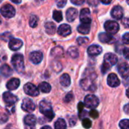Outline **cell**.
Wrapping results in <instances>:
<instances>
[{
  "label": "cell",
  "mask_w": 129,
  "mask_h": 129,
  "mask_svg": "<svg viewBox=\"0 0 129 129\" xmlns=\"http://www.w3.org/2000/svg\"><path fill=\"white\" fill-rule=\"evenodd\" d=\"M40 112L48 119V121H51L54 117V113L52 110L51 104L49 101L43 100L39 103Z\"/></svg>",
  "instance_id": "obj_1"
},
{
  "label": "cell",
  "mask_w": 129,
  "mask_h": 129,
  "mask_svg": "<svg viewBox=\"0 0 129 129\" xmlns=\"http://www.w3.org/2000/svg\"><path fill=\"white\" fill-rule=\"evenodd\" d=\"M118 61L117 56L113 53H107L104 56V63L101 67V71L103 73H106L112 66L115 65Z\"/></svg>",
  "instance_id": "obj_2"
},
{
  "label": "cell",
  "mask_w": 129,
  "mask_h": 129,
  "mask_svg": "<svg viewBox=\"0 0 129 129\" xmlns=\"http://www.w3.org/2000/svg\"><path fill=\"white\" fill-rule=\"evenodd\" d=\"M11 63L18 73H22L24 70V59L21 54H15L11 58Z\"/></svg>",
  "instance_id": "obj_3"
},
{
  "label": "cell",
  "mask_w": 129,
  "mask_h": 129,
  "mask_svg": "<svg viewBox=\"0 0 129 129\" xmlns=\"http://www.w3.org/2000/svg\"><path fill=\"white\" fill-rule=\"evenodd\" d=\"M99 105V99L94 94H88L85 98V106L89 109H95Z\"/></svg>",
  "instance_id": "obj_4"
},
{
  "label": "cell",
  "mask_w": 129,
  "mask_h": 129,
  "mask_svg": "<svg viewBox=\"0 0 129 129\" xmlns=\"http://www.w3.org/2000/svg\"><path fill=\"white\" fill-rule=\"evenodd\" d=\"M0 12L3 17H7V18L13 17L16 13L14 8L9 4H6V5H4L3 6H2L0 8Z\"/></svg>",
  "instance_id": "obj_5"
},
{
  "label": "cell",
  "mask_w": 129,
  "mask_h": 129,
  "mask_svg": "<svg viewBox=\"0 0 129 129\" xmlns=\"http://www.w3.org/2000/svg\"><path fill=\"white\" fill-rule=\"evenodd\" d=\"M104 28H105L106 31L108 33H110L111 35H113V34L117 33V32L119 31V25L116 21H113V20H107V21L105 22Z\"/></svg>",
  "instance_id": "obj_6"
},
{
  "label": "cell",
  "mask_w": 129,
  "mask_h": 129,
  "mask_svg": "<svg viewBox=\"0 0 129 129\" xmlns=\"http://www.w3.org/2000/svg\"><path fill=\"white\" fill-rule=\"evenodd\" d=\"M23 90L26 94L31 97H36L39 94V88H37L35 85L30 82L25 84V85L23 86Z\"/></svg>",
  "instance_id": "obj_7"
},
{
  "label": "cell",
  "mask_w": 129,
  "mask_h": 129,
  "mask_svg": "<svg viewBox=\"0 0 129 129\" xmlns=\"http://www.w3.org/2000/svg\"><path fill=\"white\" fill-rule=\"evenodd\" d=\"M21 108L25 112L31 113V112L35 110L36 105H35L34 102L31 99H29V98H24L23 102H22Z\"/></svg>",
  "instance_id": "obj_8"
},
{
  "label": "cell",
  "mask_w": 129,
  "mask_h": 129,
  "mask_svg": "<svg viewBox=\"0 0 129 129\" xmlns=\"http://www.w3.org/2000/svg\"><path fill=\"white\" fill-rule=\"evenodd\" d=\"M80 21L82 23L90 24L91 23V12L90 10L87 8H82L80 12Z\"/></svg>",
  "instance_id": "obj_9"
},
{
  "label": "cell",
  "mask_w": 129,
  "mask_h": 129,
  "mask_svg": "<svg viewBox=\"0 0 129 129\" xmlns=\"http://www.w3.org/2000/svg\"><path fill=\"white\" fill-rule=\"evenodd\" d=\"M2 97H3V100H4L5 103L7 105L14 104L18 101V98H17V96H15L14 94H11V92H8V91L5 92L3 94Z\"/></svg>",
  "instance_id": "obj_10"
},
{
  "label": "cell",
  "mask_w": 129,
  "mask_h": 129,
  "mask_svg": "<svg viewBox=\"0 0 129 129\" xmlns=\"http://www.w3.org/2000/svg\"><path fill=\"white\" fill-rule=\"evenodd\" d=\"M118 72L122 78H128L129 76V65L125 62L119 63L118 66Z\"/></svg>",
  "instance_id": "obj_11"
},
{
  "label": "cell",
  "mask_w": 129,
  "mask_h": 129,
  "mask_svg": "<svg viewBox=\"0 0 129 129\" xmlns=\"http://www.w3.org/2000/svg\"><path fill=\"white\" fill-rule=\"evenodd\" d=\"M43 59V54L41 51H36L29 54V60L34 64H39Z\"/></svg>",
  "instance_id": "obj_12"
},
{
  "label": "cell",
  "mask_w": 129,
  "mask_h": 129,
  "mask_svg": "<svg viewBox=\"0 0 129 129\" xmlns=\"http://www.w3.org/2000/svg\"><path fill=\"white\" fill-rule=\"evenodd\" d=\"M123 9L119 5H116L113 8L111 11V16L116 20H120L123 17Z\"/></svg>",
  "instance_id": "obj_13"
},
{
  "label": "cell",
  "mask_w": 129,
  "mask_h": 129,
  "mask_svg": "<svg viewBox=\"0 0 129 129\" xmlns=\"http://www.w3.org/2000/svg\"><path fill=\"white\" fill-rule=\"evenodd\" d=\"M107 84L109 86L115 88L120 85V81L115 73H110L107 77Z\"/></svg>",
  "instance_id": "obj_14"
},
{
  "label": "cell",
  "mask_w": 129,
  "mask_h": 129,
  "mask_svg": "<svg viewBox=\"0 0 129 129\" xmlns=\"http://www.w3.org/2000/svg\"><path fill=\"white\" fill-rule=\"evenodd\" d=\"M102 51H103L102 48L100 45H90L88 48V50H87L88 54L90 56H92V57H95V56L99 55L100 54H101Z\"/></svg>",
  "instance_id": "obj_15"
},
{
  "label": "cell",
  "mask_w": 129,
  "mask_h": 129,
  "mask_svg": "<svg viewBox=\"0 0 129 129\" xmlns=\"http://www.w3.org/2000/svg\"><path fill=\"white\" fill-rule=\"evenodd\" d=\"M23 45V42L18 39H11L9 40L8 46L9 48L12 51H17L19 50Z\"/></svg>",
  "instance_id": "obj_16"
},
{
  "label": "cell",
  "mask_w": 129,
  "mask_h": 129,
  "mask_svg": "<svg viewBox=\"0 0 129 129\" xmlns=\"http://www.w3.org/2000/svg\"><path fill=\"white\" fill-rule=\"evenodd\" d=\"M57 33L61 36H67L71 33V27L68 24H61L57 29Z\"/></svg>",
  "instance_id": "obj_17"
},
{
  "label": "cell",
  "mask_w": 129,
  "mask_h": 129,
  "mask_svg": "<svg viewBox=\"0 0 129 129\" xmlns=\"http://www.w3.org/2000/svg\"><path fill=\"white\" fill-rule=\"evenodd\" d=\"M78 15V11L74 8H70L66 12L67 20L69 22H73L76 20Z\"/></svg>",
  "instance_id": "obj_18"
},
{
  "label": "cell",
  "mask_w": 129,
  "mask_h": 129,
  "mask_svg": "<svg viewBox=\"0 0 129 129\" xmlns=\"http://www.w3.org/2000/svg\"><path fill=\"white\" fill-rule=\"evenodd\" d=\"M81 86L84 90H87V91H93V87H95L93 81L87 78L81 80Z\"/></svg>",
  "instance_id": "obj_19"
},
{
  "label": "cell",
  "mask_w": 129,
  "mask_h": 129,
  "mask_svg": "<svg viewBox=\"0 0 129 129\" xmlns=\"http://www.w3.org/2000/svg\"><path fill=\"white\" fill-rule=\"evenodd\" d=\"M20 80L17 78H12L11 79H10L7 84H6V87L8 90H11V91H13V90H16L19 85H20Z\"/></svg>",
  "instance_id": "obj_20"
},
{
  "label": "cell",
  "mask_w": 129,
  "mask_h": 129,
  "mask_svg": "<svg viewBox=\"0 0 129 129\" xmlns=\"http://www.w3.org/2000/svg\"><path fill=\"white\" fill-rule=\"evenodd\" d=\"M12 73H13V71H12L11 68L8 64L5 63V64H3V65L1 66V67H0V73L3 76L8 77L12 74Z\"/></svg>",
  "instance_id": "obj_21"
},
{
  "label": "cell",
  "mask_w": 129,
  "mask_h": 129,
  "mask_svg": "<svg viewBox=\"0 0 129 129\" xmlns=\"http://www.w3.org/2000/svg\"><path fill=\"white\" fill-rule=\"evenodd\" d=\"M98 38H99V40L101 42H103V43H110L113 39V36L111 34L107 33H100Z\"/></svg>",
  "instance_id": "obj_22"
},
{
  "label": "cell",
  "mask_w": 129,
  "mask_h": 129,
  "mask_svg": "<svg viewBox=\"0 0 129 129\" xmlns=\"http://www.w3.org/2000/svg\"><path fill=\"white\" fill-rule=\"evenodd\" d=\"M23 122H24L26 125L35 126L36 122V116L34 115L29 114V115H27V116H25V118L23 119Z\"/></svg>",
  "instance_id": "obj_23"
},
{
  "label": "cell",
  "mask_w": 129,
  "mask_h": 129,
  "mask_svg": "<svg viewBox=\"0 0 129 129\" xmlns=\"http://www.w3.org/2000/svg\"><path fill=\"white\" fill-rule=\"evenodd\" d=\"M45 32L49 35H54L56 32V26L52 22H47L45 25Z\"/></svg>",
  "instance_id": "obj_24"
},
{
  "label": "cell",
  "mask_w": 129,
  "mask_h": 129,
  "mask_svg": "<svg viewBox=\"0 0 129 129\" xmlns=\"http://www.w3.org/2000/svg\"><path fill=\"white\" fill-rule=\"evenodd\" d=\"M60 83L63 87H69L70 83H71L70 76L68 74H67V73L63 74L60 78Z\"/></svg>",
  "instance_id": "obj_25"
},
{
  "label": "cell",
  "mask_w": 129,
  "mask_h": 129,
  "mask_svg": "<svg viewBox=\"0 0 129 129\" xmlns=\"http://www.w3.org/2000/svg\"><path fill=\"white\" fill-rule=\"evenodd\" d=\"M51 55L54 57H60L63 55V49L60 46H57L54 47L51 51Z\"/></svg>",
  "instance_id": "obj_26"
},
{
  "label": "cell",
  "mask_w": 129,
  "mask_h": 129,
  "mask_svg": "<svg viewBox=\"0 0 129 129\" xmlns=\"http://www.w3.org/2000/svg\"><path fill=\"white\" fill-rule=\"evenodd\" d=\"M77 29H78L79 33H80L83 35H87L90 32V24L82 23L78 26Z\"/></svg>",
  "instance_id": "obj_27"
},
{
  "label": "cell",
  "mask_w": 129,
  "mask_h": 129,
  "mask_svg": "<svg viewBox=\"0 0 129 129\" xmlns=\"http://www.w3.org/2000/svg\"><path fill=\"white\" fill-rule=\"evenodd\" d=\"M39 89L43 93H49L51 90V87L50 84H48V82H43L39 84Z\"/></svg>",
  "instance_id": "obj_28"
},
{
  "label": "cell",
  "mask_w": 129,
  "mask_h": 129,
  "mask_svg": "<svg viewBox=\"0 0 129 129\" xmlns=\"http://www.w3.org/2000/svg\"><path fill=\"white\" fill-rule=\"evenodd\" d=\"M67 53L72 58H77L79 57V50L76 47L74 46L70 47L68 48Z\"/></svg>",
  "instance_id": "obj_29"
},
{
  "label": "cell",
  "mask_w": 129,
  "mask_h": 129,
  "mask_svg": "<svg viewBox=\"0 0 129 129\" xmlns=\"http://www.w3.org/2000/svg\"><path fill=\"white\" fill-rule=\"evenodd\" d=\"M54 129H67V123L64 119H58L54 123Z\"/></svg>",
  "instance_id": "obj_30"
},
{
  "label": "cell",
  "mask_w": 129,
  "mask_h": 129,
  "mask_svg": "<svg viewBox=\"0 0 129 129\" xmlns=\"http://www.w3.org/2000/svg\"><path fill=\"white\" fill-rule=\"evenodd\" d=\"M53 18L57 22H60L63 20V14L60 11H54L53 12Z\"/></svg>",
  "instance_id": "obj_31"
},
{
  "label": "cell",
  "mask_w": 129,
  "mask_h": 129,
  "mask_svg": "<svg viewBox=\"0 0 129 129\" xmlns=\"http://www.w3.org/2000/svg\"><path fill=\"white\" fill-rule=\"evenodd\" d=\"M38 21H39V19L37 17V16L36 15H31L30 17H29V24L31 27L34 28L37 26L38 24Z\"/></svg>",
  "instance_id": "obj_32"
},
{
  "label": "cell",
  "mask_w": 129,
  "mask_h": 129,
  "mask_svg": "<svg viewBox=\"0 0 129 129\" xmlns=\"http://www.w3.org/2000/svg\"><path fill=\"white\" fill-rule=\"evenodd\" d=\"M121 129H129V119H123L119 122Z\"/></svg>",
  "instance_id": "obj_33"
},
{
  "label": "cell",
  "mask_w": 129,
  "mask_h": 129,
  "mask_svg": "<svg viewBox=\"0 0 129 129\" xmlns=\"http://www.w3.org/2000/svg\"><path fill=\"white\" fill-rule=\"evenodd\" d=\"M89 39L87 37H79L77 39V43L79 45H84L88 42Z\"/></svg>",
  "instance_id": "obj_34"
},
{
  "label": "cell",
  "mask_w": 129,
  "mask_h": 129,
  "mask_svg": "<svg viewBox=\"0 0 129 129\" xmlns=\"http://www.w3.org/2000/svg\"><path fill=\"white\" fill-rule=\"evenodd\" d=\"M82 125L85 128L88 129L91 127V121L89 119H84L82 120Z\"/></svg>",
  "instance_id": "obj_35"
},
{
  "label": "cell",
  "mask_w": 129,
  "mask_h": 129,
  "mask_svg": "<svg viewBox=\"0 0 129 129\" xmlns=\"http://www.w3.org/2000/svg\"><path fill=\"white\" fill-rule=\"evenodd\" d=\"M8 120V116L4 113H0V124H4Z\"/></svg>",
  "instance_id": "obj_36"
},
{
  "label": "cell",
  "mask_w": 129,
  "mask_h": 129,
  "mask_svg": "<svg viewBox=\"0 0 129 129\" xmlns=\"http://www.w3.org/2000/svg\"><path fill=\"white\" fill-rule=\"evenodd\" d=\"M89 115H90V116L92 117L93 119H97V118L98 117V116H99V113H98L96 110L93 109V110H91L90 111Z\"/></svg>",
  "instance_id": "obj_37"
},
{
  "label": "cell",
  "mask_w": 129,
  "mask_h": 129,
  "mask_svg": "<svg viewBox=\"0 0 129 129\" xmlns=\"http://www.w3.org/2000/svg\"><path fill=\"white\" fill-rule=\"evenodd\" d=\"M56 3L58 8H63L67 4V0H56Z\"/></svg>",
  "instance_id": "obj_38"
},
{
  "label": "cell",
  "mask_w": 129,
  "mask_h": 129,
  "mask_svg": "<svg viewBox=\"0 0 129 129\" xmlns=\"http://www.w3.org/2000/svg\"><path fill=\"white\" fill-rule=\"evenodd\" d=\"M6 110L9 113H14L15 111V107L14 104H11V105H7L6 107Z\"/></svg>",
  "instance_id": "obj_39"
},
{
  "label": "cell",
  "mask_w": 129,
  "mask_h": 129,
  "mask_svg": "<svg viewBox=\"0 0 129 129\" xmlns=\"http://www.w3.org/2000/svg\"><path fill=\"white\" fill-rule=\"evenodd\" d=\"M11 35L9 33H3V34H2V36H1V39H2V40H4V41H8V39L11 38Z\"/></svg>",
  "instance_id": "obj_40"
},
{
  "label": "cell",
  "mask_w": 129,
  "mask_h": 129,
  "mask_svg": "<svg viewBox=\"0 0 129 129\" xmlns=\"http://www.w3.org/2000/svg\"><path fill=\"white\" fill-rule=\"evenodd\" d=\"M100 0H87V2L91 6H97L99 4Z\"/></svg>",
  "instance_id": "obj_41"
},
{
  "label": "cell",
  "mask_w": 129,
  "mask_h": 129,
  "mask_svg": "<svg viewBox=\"0 0 129 129\" xmlns=\"http://www.w3.org/2000/svg\"><path fill=\"white\" fill-rule=\"evenodd\" d=\"M122 42L125 44H129V33H126L122 36Z\"/></svg>",
  "instance_id": "obj_42"
},
{
  "label": "cell",
  "mask_w": 129,
  "mask_h": 129,
  "mask_svg": "<svg viewBox=\"0 0 129 129\" xmlns=\"http://www.w3.org/2000/svg\"><path fill=\"white\" fill-rule=\"evenodd\" d=\"M70 1L73 4L76 5H81L85 2V0H70Z\"/></svg>",
  "instance_id": "obj_43"
},
{
  "label": "cell",
  "mask_w": 129,
  "mask_h": 129,
  "mask_svg": "<svg viewBox=\"0 0 129 129\" xmlns=\"http://www.w3.org/2000/svg\"><path fill=\"white\" fill-rule=\"evenodd\" d=\"M122 24L125 28H129V17H125L122 20Z\"/></svg>",
  "instance_id": "obj_44"
},
{
  "label": "cell",
  "mask_w": 129,
  "mask_h": 129,
  "mask_svg": "<svg viewBox=\"0 0 129 129\" xmlns=\"http://www.w3.org/2000/svg\"><path fill=\"white\" fill-rule=\"evenodd\" d=\"M123 55L126 59L129 60V48H125L123 49Z\"/></svg>",
  "instance_id": "obj_45"
},
{
  "label": "cell",
  "mask_w": 129,
  "mask_h": 129,
  "mask_svg": "<svg viewBox=\"0 0 129 129\" xmlns=\"http://www.w3.org/2000/svg\"><path fill=\"white\" fill-rule=\"evenodd\" d=\"M84 107H85V105H84V104L83 103H82V102H79V105H78V110H79V113H82L84 110Z\"/></svg>",
  "instance_id": "obj_46"
},
{
  "label": "cell",
  "mask_w": 129,
  "mask_h": 129,
  "mask_svg": "<svg viewBox=\"0 0 129 129\" xmlns=\"http://www.w3.org/2000/svg\"><path fill=\"white\" fill-rule=\"evenodd\" d=\"M73 94H71V93H69L67 96H66V98H65V101L66 102H69V101H70L72 99H73Z\"/></svg>",
  "instance_id": "obj_47"
},
{
  "label": "cell",
  "mask_w": 129,
  "mask_h": 129,
  "mask_svg": "<svg viewBox=\"0 0 129 129\" xmlns=\"http://www.w3.org/2000/svg\"><path fill=\"white\" fill-rule=\"evenodd\" d=\"M123 110H124V111H125V113L126 114L129 115V104H126V105L124 107Z\"/></svg>",
  "instance_id": "obj_48"
},
{
  "label": "cell",
  "mask_w": 129,
  "mask_h": 129,
  "mask_svg": "<svg viewBox=\"0 0 129 129\" xmlns=\"http://www.w3.org/2000/svg\"><path fill=\"white\" fill-rule=\"evenodd\" d=\"M103 4H105V5H108L110 3H111L112 0H100Z\"/></svg>",
  "instance_id": "obj_49"
},
{
  "label": "cell",
  "mask_w": 129,
  "mask_h": 129,
  "mask_svg": "<svg viewBox=\"0 0 129 129\" xmlns=\"http://www.w3.org/2000/svg\"><path fill=\"white\" fill-rule=\"evenodd\" d=\"M12 2H14V3H15V4H19V3H20L21 2V1L22 0H11Z\"/></svg>",
  "instance_id": "obj_50"
},
{
  "label": "cell",
  "mask_w": 129,
  "mask_h": 129,
  "mask_svg": "<svg viewBox=\"0 0 129 129\" xmlns=\"http://www.w3.org/2000/svg\"><path fill=\"white\" fill-rule=\"evenodd\" d=\"M25 129H35V128H34V126H28V125H26V126H25Z\"/></svg>",
  "instance_id": "obj_51"
},
{
  "label": "cell",
  "mask_w": 129,
  "mask_h": 129,
  "mask_svg": "<svg viewBox=\"0 0 129 129\" xmlns=\"http://www.w3.org/2000/svg\"><path fill=\"white\" fill-rule=\"evenodd\" d=\"M41 129H52L50 126H48V125H45V126H43L42 128Z\"/></svg>",
  "instance_id": "obj_52"
},
{
  "label": "cell",
  "mask_w": 129,
  "mask_h": 129,
  "mask_svg": "<svg viewBox=\"0 0 129 129\" xmlns=\"http://www.w3.org/2000/svg\"><path fill=\"white\" fill-rule=\"evenodd\" d=\"M126 95H127V97L129 98V88L127 89V91H126Z\"/></svg>",
  "instance_id": "obj_53"
},
{
  "label": "cell",
  "mask_w": 129,
  "mask_h": 129,
  "mask_svg": "<svg viewBox=\"0 0 129 129\" xmlns=\"http://www.w3.org/2000/svg\"><path fill=\"white\" fill-rule=\"evenodd\" d=\"M126 2H127V3L129 5V0H126Z\"/></svg>",
  "instance_id": "obj_54"
},
{
  "label": "cell",
  "mask_w": 129,
  "mask_h": 129,
  "mask_svg": "<svg viewBox=\"0 0 129 129\" xmlns=\"http://www.w3.org/2000/svg\"><path fill=\"white\" fill-rule=\"evenodd\" d=\"M1 22H2V20H1V19H0V24H1Z\"/></svg>",
  "instance_id": "obj_55"
}]
</instances>
